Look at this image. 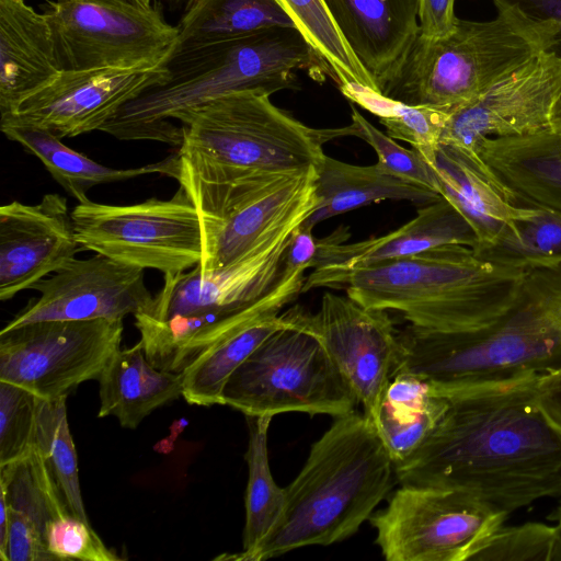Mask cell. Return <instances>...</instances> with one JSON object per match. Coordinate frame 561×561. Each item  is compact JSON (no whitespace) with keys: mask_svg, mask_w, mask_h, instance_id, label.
I'll list each match as a JSON object with an SVG mask.
<instances>
[{"mask_svg":"<svg viewBox=\"0 0 561 561\" xmlns=\"http://www.w3.org/2000/svg\"><path fill=\"white\" fill-rule=\"evenodd\" d=\"M538 377L443 390L447 410L396 465L400 484L457 489L511 514L561 496V432L539 409Z\"/></svg>","mask_w":561,"mask_h":561,"instance_id":"6da1fadb","label":"cell"},{"mask_svg":"<svg viewBox=\"0 0 561 561\" xmlns=\"http://www.w3.org/2000/svg\"><path fill=\"white\" fill-rule=\"evenodd\" d=\"M309 216L296 217L239 261L221 268H193L163 276L152 302L135 314L148 360L182 373L221 336L280 310L301 294L302 277L284 273L295 230Z\"/></svg>","mask_w":561,"mask_h":561,"instance_id":"7a4b0ae2","label":"cell"},{"mask_svg":"<svg viewBox=\"0 0 561 561\" xmlns=\"http://www.w3.org/2000/svg\"><path fill=\"white\" fill-rule=\"evenodd\" d=\"M175 119L182 129L176 151L178 182L193 202L237 186L318 169L325 154L323 144L357 135L353 124L309 127L256 91L226 94Z\"/></svg>","mask_w":561,"mask_h":561,"instance_id":"3957f363","label":"cell"},{"mask_svg":"<svg viewBox=\"0 0 561 561\" xmlns=\"http://www.w3.org/2000/svg\"><path fill=\"white\" fill-rule=\"evenodd\" d=\"M167 77L123 105L101 128L121 140H154L180 147L182 129L170 119L226 94L256 91L271 96L295 87V71L330 69L296 27L179 53L163 62Z\"/></svg>","mask_w":561,"mask_h":561,"instance_id":"277c9868","label":"cell"},{"mask_svg":"<svg viewBox=\"0 0 561 561\" xmlns=\"http://www.w3.org/2000/svg\"><path fill=\"white\" fill-rule=\"evenodd\" d=\"M394 480V462L364 413L335 416L284 488L277 522L245 561L347 539L370 518Z\"/></svg>","mask_w":561,"mask_h":561,"instance_id":"5b68a950","label":"cell"},{"mask_svg":"<svg viewBox=\"0 0 561 561\" xmlns=\"http://www.w3.org/2000/svg\"><path fill=\"white\" fill-rule=\"evenodd\" d=\"M526 272L497 265L460 244L356 268L322 280L369 309L392 310L431 331L486 327L516 307Z\"/></svg>","mask_w":561,"mask_h":561,"instance_id":"8992f818","label":"cell"},{"mask_svg":"<svg viewBox=\"0 0 561 561\" xmlns=\"http://www.w3.org/2000/svg\"><path fill=\"white\" fill-rule=\"evenodd\" d=\"M495 7L497 15L491 21L457 19L445 37L419 35L381 93L450 113L550 48L559 22L535 21L512 7Z\"/></svg>","mask_w":561,"mask_h":561,"instance_id":"52a82bcc","label":"cell"},{"mask_svg":"<svg viewBox=\"0 0 561 561\" xmlns=\"http://www.w3.org/2000/svg\"><path fill=\"white\" fill-rule=\"evenodd\" d=\"M399 341L398 373L443 390L539 377L561 365V311L525 293L486 327L445 332L410 324Z\"/></svg>","mask_w":561,"mask_h":561,"instance_id":"ba28073f","label":"cell"},{"mask_svg":"<svg viewBox=\"0 0 561 561\" xmlns=\"http://www.w3.org/2000/svg\"><path fill=\"white\" fill-rule=\"evenodd\" d=\"M282 316L285 324L230 376L222 404L245 416L302 412L335 417L356 411L357 396L320 339L286 312Z\"/></svg>","mask_w":561,"mask_h":561,"instance_id":"9c48e42d","label":"cell"},{"mask_svg":"<svg viewBox=\"0 0 561 561\" xmlns=\"http://www.w3.org/2000/svg\"><path fill=\"white\" fill-rule=\"evenodd\" d=\"M77 241L117 262L165 275L201 263L203 230L198 209L180 185L169 199L130 205L88 201L71 210Z\"/></svg>","mask_w":561,"mask_h":561,"instance_id":"30bf717a","label":"cell"},{"mask_svg":"<svg viewBox=\"0 0 561 561\" xmlns=\"http://www.w3.org/2000/svg\"><path fill=\"white\" fill-rule=\"evenodd\" d=\"M508 515L462 490L408 483L369 522L388 561H465Z\"/></svg>","mask_w":561,"mask_h":561,"instance_id":"8fae6325","label":"cell"},{"mask_svg":"<svg viewBox=\"0 0 561 561\" xmlns=\"http://www.w3.org/2000/svg\"><path fill=\"white\" fill-rule=\"evenodd\" d=\"M64 70L163 65L178 27L156 7L126 0H55L44 11Z\"/></svg>","mask_w":561,"mask_h":561,"instance_id":"7c38bea8","label":"cell"},{"mask_svg":"<svg viewBox=\"0 0 561 561\" xmlns=\"http://www.w3.org/2000/svg\"><path fill=\"white\" fill-rule=\"evenodd\" d=\"M123 320H47L0 332V381L56 399L99 378L121 348Z\"/></svg>","mask_w":561,"mask_h":561,"instance_id":"4fadbf2b","label":"cell"},{"mask_svg":"<svg viewBox=\"0 0 561 561\" xmlns=\"http://www.w3.org/2000/svg\"><path fill=\"white\" fill-rule=\"evenodd\" d=\"M285 312L320 339L373 423L400 366L399 332L388 312L332 293L322 296L316 313L300 306Z\"/></svg>","mask_w":561,"mask_h":561,"instance_id":"5bb4252c","label":"cell"},{"mask_svg":"<svg viewBox=\"0 0 561 561\" xmlns=\"http://www.w3.org/2000/svg\"><path fill=\"white\" fill-rule=\"evenodd\" d=\"M317 169L231 191L197 207L203 230V271L226 267L289 220L318 205Z\"/></svg>","mask_w":561,"mask_h":561,"instance_id":"9a60e30c","label":"cell"},{"mask_svg":"<svg viewBox=\"0 0 561 561\" xmlns=\"http://www.w3.org/2000/svg\"><path fill=\"white\" fill-rule=\"evenodd\" d=\"M561 96V56L546 50L450 112L440 144L471 152L486 137L523 136L551 128Z\"/></svg>","mask_w":561,"mask_h":561,"instance_id":"2e32d148","label":"cell"},{"mask_svg":"<svg viewBox=\"0 0 561 561\" xmlns=\"http://www.w3.org/2000/svg\"><path fill=\"white\" fill-rule=\"evenodd\" d=\"M142 268L102 254L72 259L36 283L39 293L10 320L4 330L47 320H123L152 302Z\"/></svg>","mask_w":561,"mask_h":561,"instance_id":"e0dca14e","label":"cell"},{"mask_svg":"<svg viewBox=\"0 0 561 561\" xmlns=\"http://www.w3.org/2000/svg\"><path fill=\"white\" fill-rule=\"evenodd\" d=\"M165 77L164 65L64 70L0 121L44 128L61 139L72 138L101 130L123 105Z\"/></svg>","mask_w":561,"mask_h":561,"instance_id":"ac0fdd59","label":"cell"},{"mask_svg":"<svg viewBox=\"0 0 561 561\" xmlns=\"http://www.w3.org/2000/svg\"><path fill=\"white\" fill-rule=\"evenodd\" d=\"M80 248L67 198L45 194L37 204L0 207V299L10 300L76 257Z\"/></svg>","mask_w":561,"mask_h":561,"instance_id":"d6986e66","label":"cell"},{"mask_svg":"<svg viewBox=\"0 0 561 561\" xmlns=\"http://www.w3.org/2000/svg\"><path fill=\"white\" fill-rule=\"evenodd\" d=\"M345 238L346 231H336L318 240L313 271L305 279L302 293L319 287L331 276L437 247L460 244L473 250L477 247L472 228L444 197L423 205L413 219L386 236L354 243H345Z\"/></svg>","mask_w":561,"mask_h":561,"instance_id":"ffe728a7","label":"cell"},{"mask_svg":"<svg viewBox=\"0 0 561 561\" xmlns=\"http://www.w3.org/2000/svg\"><path fill=\"white\" fill-rule=\"evenodd\" d=\"M340 33L380 91L417 36L419 0H324Z\"/></svg>","mask_w":561,"mask_h":561,"instance_id":"44dd1931","label":"cell"},{"mask_svg":"<svg viewBox=\"0 0 561 561\" xmlns=\"http://www.w3.org/2000/svg\"><path fill=\"white\" fill-rule=\"evenodd\" d=\"M434 168L440 196L459 211L476 234V252L493 244L507 227L539 209L515 204L478 152L440 144Z\"/></svg>","mask_w":561,"mask_h":561,"instance_id":"7402d4cb","label":"cell"},{"mask_svg":"<svg viewBox=\"0 0 561 561\" xmlns=\"http://www.w3.org/2000/svg\"><path fill=\"white\" fill-rule=\"evenodd\" d=\"M48 23L25 0H0V116L60 73Z\"/></svg>","mask_w":561,"mask_h":561,"instance_id":"603a6c76","label":"cell"},{"mask_svg":"<svg viewBox=\"0 0 561 561\" xmlns=\"http://www.w3.org/2000/svg\"><path fill=\"white\" fill-rule=\"evenodd\" d=\"M476 151L520 206L561 214V135L551 128L486 137Z\"/></svg>","mask_w":561,"mask_h":561,"instance_id":"cb8c5ba5","label":"cell"},{"mask_svg":"<svg viewBox=\"0 0 561 561\" xmlns=\"http://www.w3.org/2000/svg\"><path fill=\"white\" fill-rule=\"evenodd\" d=\"M98 381V416H115L121 426L129 430H135L153 410L183 394V373L154 367L140 342L118 348Z\"/></svg>","mask_w":561,"mask_h":561,"instance_id":"d4e9b609","label":"cell"},{"mask_svg":"<svg viewBox=\"0 0 561 561\" xmlns=\"http://www.w3.org/2000/svg\"><path fill=\"white\" fill-rule=\"evenodd\" d=\"M3 135L36 157L51 178L79 203L90 201L87 193L95 185L123 182L142 175L162 174L178 181V153L137 168L114 169L78 152L51 131L36 126L0 121Z\"/></svg>","mask_w":561,"mask_h":561,"instance_id":"484cf974","label":"cell"},{"mask_svg":"<svg viewBox=\"0 0 561 561\" xmlns=\"http://www.w3.org/2000/svg\"><path fill=\"white\" fill-rule=\"evenodd\" d=\"M318 205L301 224L312 230L318 224L352 209L382 201H410L426 205L442 196L426 187L386 172L378 163L356 165L324 154L317 169Z\"/></svg>","mask_w":561,"mask_h":561,"instance_id":"4316f807","label":"cell"},{"mask_svg":"<svg viewBox=\"0 0 561 561\" xmlns=\"http://www.w3.org/2000/svg\"><path fill=\"white\" fill-rule=\"evenodd\" d=\"M447 407V394L427 379L403 371L392 377L373 424L394 466L425 443Z\"/></svg>","mask_w":561,"mask_h":561,"instance_id":"83f0119b","label":"cell"},{"mask_svg":"<svg viewBox=\"0 0 561 561\" xmlns=\"http://www.w3.org/2000/svg\"><path fill=\"white\" fill-rule=\"evenodd\" d=\"M176 27V38L165 59L273 27L296 25L275 0H197L182 15Z\"/></svg>","mask_w":561,"mask_h":561,"instance_id":"f1b7e54d","label":"cell"},{"mask_svg":"<svg viewBox=\"0 0 561 561\" xmlns=\"http://www.w3.org/2000/svg\"><path fill=\"white\" fill-rule=\"evenodd\" d=\"M285 324L282 313L252 321L205 348L183 373V397L190 404H222V390L234 370L274 331Z\"/></svg>","mask_w":561,"mask_h":561,"instance_id":"f546056e","label":"cell"},{"mask_svg":"<svg viewBox=\"0 0 561 561\" xmlns=\"http://www.w3.org/2000/svg\"><path fill=\"white\" fill-rule=\"evenodd\" d=\"M249 428L245 490V524L242 551L218 559L245 561L271 531L283 511L285 489L273 479L267 451V434L272 416H245Z\"/></svg>","mask_w":561,"mask_h":561,"instance_id":"4dcf8cb0","label":"cell"},{"mask_svg":"<svg viewBox=\"0 0 561 561\" xmlns=\"http://www.w3.org/2000/svg\"><path fill=\"white\" fill-rule=\"evenodd\" d=\"M0 495L10 508L31 519L44 538L51 523L72 515L36 445L25 457L0 467Z\"/></svg>","mask_w":561,"mask_h":561,"instance_id":"1f68e13d","label":"cell"},{"mask_svg":"<svg viewBox=\"0 0 561 561\" xmlns=\"http://www.w3.org/2000/svg\"><path fill=\"white\" fill-rule=\"evenodd\" d=\"M330 69L340 89L362 85L381 92L340 33L324 0H275Z\"/></svg>","mask_w":561,"mask_h":561,"instance_id":"d6a6232c","label":"cell"},{"mask_svg":"<svg viewBox=\"0 0 561 561\" xmlns=\"http://www.w3.org/2000/svg\"><path fill=\"white\" fill-rule=\"evenodd\" d=\"M476 252V251H474ZM480 257L507 267L530 271L561 264V214L539 208L507 227Z\"/></svg>","mask_w":561,"mask_h":561,"instance_id":"836d02e7","label":"cell"},{"mask_svg":"<svg viewBox=\"0 0 561 561\" xmlns=\"http://www.w3.org/2000/svg\"><path fill=\"white\" fill-rule=\"evenodd\" d=\"M342 93L351 102L376 115L388 136L410 144L434 167L449 112L408 105L360 85L351 87Z\"/></svg>","mask_w":561,"mask_h":561,"instance_id":"e575fe53","label":"cell"},{"mask_svg":"<svg viewBox=\"0 0 561 561\" xmlns=\"http://www.w3.org/2000/svg\"><path fill=\"white\" fill-rule=\"evenodd\" d=\"M67 396L39 401L36 446L55 479L70 513L90 524L81 494L78 458L70 433Z\"/></svg>","mask_w":561,"mask_h":561,"instance_id":"d590c367","label":"cell"},{"mask_svg":"<svg viewBox=\"0 0 561 561\" xmlns=\"http://www.w3.org/2000/svg\"><path fill=\"white\" fill-rule=\"evenodd\" d=\"M471 560L482 561H561V541L557 525L528 522L500 527Z\"/></svg>","mask_w":561,"mask_h":561,"instance_id":"8d00e7d4","label":"cell"},{"mask_svg":"<svg viewBox=\"0 0 561 561\" xmlns=\"http://www.w3.org/2000/svg\"><path fill=\"white\" fill-rule=\"evenodd\" d=\"M39 401L30 390L0 381V467L25 457L35 447Z\"/></svg>","mask_w":561,"mask_h":561,"instance_id":"74e56055","label":"cell"},{"mask_svg":"<svg viewBox=\"0 0 561 561\" xmlns=\"http://www.w3.org/2000/svg\"><path fill=\"white\" fill-rule=\"evenodd\" d=\"M352 124L357 137L377 153L378 164L388 173L439 194L435 168L415 149H407L369 123L352 104ZM440 195V194H439Z\"/></svg>","mask_w":561,"mask_h":561,"instance_id":"f35d334b","label":"cell"},{"mask_svg":"<svg viewBox=\"0 0 561 561\" xmlns=\"http://www.w3.org/2000/svg\"><path fill=\"white\" fill-rule=\"evenodd\" d=\"M45 541L57 560H121L115 551L105 546L91 524L72 515L51 523L45 531Z\"/></svg>","mask_w":561,"mask_h":561,"instance_id":"ab89813d","label":"cell"},{"mask_svg":"<svg viewBox=\"0 0 561 561\" xmlns=\"http://www.w3.org/2000/svg\"><path fill=\"white\" fill-rule=\"evenodd\" d=\"M8 513L5 561H57L49 552L43 534L31 519L9 506Z\"/></svg>","mask_w":561,"mask_h":561,"instance_id":"60d3db41","label":"cell"},{"mask_svg":"<svg viewBox=\"0 0 561 561\" xmlns=\"http://www.w3.org/2000/svg\"><path fill=\"white\" fill-rule=\"evenodd\" d=\"M455 0H419L420 35L440 38L449 35L456 26Z\"/></svg>","mask_w":561,"mask_h":561,"instance_id":"b9f144b4","label":"cell"},{"mask_svg":"<svg viewBox=\"0 0 561 561\" xmlns=\"http://www.w3.org/2000/svg\"><path fill=\"white\" fill-rule=\"evenodd\" d=\"M535 398L548 421L561 432V365L537 378Z\"/></svg>","mask_w":561,"mask_h":561,"instance_id":"7bdbcfd3","label":"cell"},{"mask_svg":"<svg viewBox=\"0 0 561 561\" xmlns=\"http://www.w3.org/2000/svg\"><path fill=\"white\" fill-rule=\"evenodd\" d=\"M525 293L561 311V264L526 271Z\"/></svg>","mask_w":561,"mask_h":561,"instance_id":"ee69618b","label":"cell"},{"mask_svg":"<svg viewBox=\"0 0 561 561\" xmlns=\"http://www.w3.org/2000/svg\"><path fill=\"white\" fill-rule=\"evenodd\" d=\"M495 4L512 7L535 21L553 20L560 27L548 49L561 56V0H492Z\"/></svg>","mask_w":561,"mask_h":561,"instance_id":"f6af8a7d","label":"cell"},{"mask_svg":"<svg viewBox=\"0 0 561 561\" xmlns=\"http://www.w3.org/2000/svg\"><path fill=\"white\" fill-rule=\"evenodd\" d=\"M318 250V240L312 230L301 227L295 230L285 254L284 268H311Z\"/></svg>","mask_w":561,"mask_h":561,"instance_id":"bcb514c9","label":"cell"},{"mask_svg":"<svg viewBox=\"0 0 561 561\" xmlns=\"http://www.w3.org/2000/svg\"><path fill=\"white\" fill-rule=\"evenodd\" d=\"M160 2L171 12H187L197 0H160Z\"/></svg>","mask_w":561,"mask_h":561,"instance_id":"7dc6e473","label":"cell"},{"mask_svg":"<svg viewBox=\"0 0 561 561\" xmlns=\"http://www.w3.org/2000/svg\"><path fill=\"white\" fill-rule=\"evenodd\" d=\"M551 129L561 135V96L553 110Z\"/></svg>","mask_w":561,"mask_h":561,"instance_id":"c3c4849f","label":"cell"},{"mask_svg":"<svg viewBox=\"0 0 561 561\" xmlns=\"http://www.w3.org/2000/svg\"><path fill=\"white\" fill-rule=\"evenodd\" d=\"M548 518L553 520L558 526L561 541V500L556 506V508L549 514Z\"/></svg>","mask_w":561,"mask_h":561,"instance_id":"681fc988","label":"cell"},{"mask_svg":"<svg viewBox=\"0 0 561 561\" xmlns=\"http://www.w3.org/2000/svg\"><path fill=\"white\" fill-rule=\"evenodd\" d=\"M126 1L137 4V5H140V7H145V8L152 7L151 0H126Z\"/></svg>","mask_w":561,"mask_h":561,"instance_id":"f907efd6","label":"cell"}]
</instances>
